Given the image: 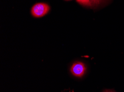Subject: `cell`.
<instances>
[{
	"label": "cell",
	"mask_w": 124,
	"mask_h": 92,
	"mask_svg": "<svg viewBox=\"0 0 124 92\" xmlns=\"http://www.w3.org/2000/svg\"><path fill=\"white\" fill-rule=\"evenodd\" d=\"M50 10V7L47 3L39 2L36 3L32 7L31 13L33 17L41 18L46 16Z\"/></svg>",
	"instance_id": "cell-1"
},
{
	"label": "cell",
	"mask_w": 124,
	"mask_h": 92,
	"mask_svg": "<svg viewBox=\"0 0 124 92\" xmlns=\"http://www.w3.org/2000/svg\"><path fill=\"white\" fill-rule=\"evenodd\" d=\"M70 71L74 76L78 78H81L86 73V65L82 62L76 61L71 66Z\"/></svg>",
	"instance_id": "cell-2"
},
{
	"label": "cell",
	"mask_w": 124,
	"mask_h": 92,
	"mask_svg": "<svg viewBox=\"0 0 124 92\" xmlns=\"http://www.w3.org/2000/svg\"><path fill=\"white\" fill-rule=\"evenodd\" d=\"M76 1L80 4L85 6L91 7L92 5H93L91 0H76Z\"/></svg>",
	"instance_id": "cell-3"
},
{
	"label": "cell",
	"mask_w": 124,
	"mask_h": 92,
	"mask_svg": "<svg viewBox=\"0 0 124 92\" xmlns=\"http://www.w3.org/2000/svg\"><path fill=\"white\" fill-rule=\"evenodd\" d=\"M102 0H91L92 5H98L101 2Z\"/></svg>",
	"instance_id": "cell-4"
},
{
	"label": "cell",
	"mask_w": 124,
	"mask_h": 92,
	"mask_svg": "<svg viewBox=\"0 0 124 92\" xmlns=\"http://www.w3.org/2000/svg\"><path fill=\"white\" fill-rule=\"evenodd\" d=\"M102 92H116L112 89H105Z\"/></svg>",
	"instance_id": "cell-5"
},
{
	"label": "cell",
	"mask_w": 124,
	"mask_h": 92,
	"mask_svg": "<svg viewBox=\"0 0 124 92\" xmlns=\"http://www.w3.org/2000/svg\"><path fill=\"white\" fill-rule=\"evenodd\" d=\"M66 1H70V0H66Z\"/></svg>",
	"instance_id": "cell-6"
}]
</instances>
